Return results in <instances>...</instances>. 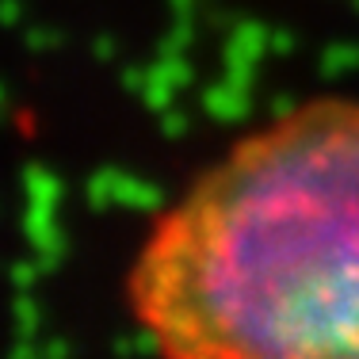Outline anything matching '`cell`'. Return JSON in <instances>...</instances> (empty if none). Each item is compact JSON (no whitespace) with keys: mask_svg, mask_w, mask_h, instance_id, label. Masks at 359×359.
<instances>
[{"mask_svg":"<svg viewBox=\"0 0 359 359\" xmlns=\"http://www.w3.org/2000/svg\"><path fill=\"white\" fill-rule=\"evenodd\" d=\"M130 298L176 359L359 355V104L237 142L153 229Z\"/></svg>","mask_w":359,"mask_h":359,"instance_id":"cell-1","label":"cell"},{"mask_svg":"<svg viewBox=\"0 0 359 359\" xmlns=\"http://www.w3.org/2000/svg\"><path fill=\"white\" fill-rule=\"evenodd\" d=\"M23 191H27V199H35V203H57V195H62V180L50 172V168L31 165L27 172H23Z\"/></svg>","mask_w":359,"mask_h":359,"instance_id":"cell-2","label":"cell"},{"mask_svg":"<svg viewBox=\"0 0 359 359\" xmlns=\"http://www.w3.org/2000/svg\"><path fill=\"white\" fill-rule=\"evenodd\" d=\"M12 318H15V332L20 337H35L39 332V306L31 294H20L12 302Z\"/></svg>","mask_w":359,"mask_h":359,"instance_id":"cell-3","label":"cell"},{"mask_svg":"<svg viewBox=\"0 0 359 359\" xmlns=\"http://www.w3.org/2000/svg\"><path fill=\"white\" fill-rule=\"evenodd\" d=\"M39 276H42V264H39V260H35V264H31V260H20V264H12V271H8V279H12L20 290H27Z\"/></svg>","mask_w":359,"mask_h":359,"instance_id":"cell-4","label":"cell"},{"mask_svg":"<svg viewBox=\"0 0 359 359\" xmlns=\"http://www.w3.org/2000/svg\"><path fill=\"white\" fill-rule=\"evenodd\" d=\"M20 15H23L20 0H0V23H4V27H15V23H20Z\"/></svg>","mask_w":359,"mask_h":359,"instance_id":"cell-5","label":"cell"},{"mask_svg":"<svg viewBox=\"0 0 359 359\" xmlns=\"http://www.w3.org/2000/svg\"><path fill=\"white\" fill-rule=\"evenodd\" d=\"M35 352H39V348L31 344V337H20V340H12V348H8V355H12V359H31Z\"/></svg>","mask_w":359,"mask_h":359,"instance_id":"cell-6","label":"cell"},{"mask_svg":"<svg viewBox=\"0 0 359 359\" xmlns=\"http://www.w3.org/2000/svg\"><path fill=\"white\" fill-rule=\"evenodd\" d=\"M54 42H57V35H54V31H27V46H35V50H42V46H54Z\"/></svg>","mask_w":359,"mask_h":359,"instance_id":"cell-7","label":"cell"},{"mask_svg":"<svg viewBox=\"0 0 359 359\" xmlns=\"http://www.w3.org/2000/svg\"><path fill=\"white\" fill-rule=\"evenodd\" d=\"M42 352H46V355H65V344H62V340H50Z\"/></svg>","mask_w":359,"mask_h":359,"instance_id":"cell-8","label":"cell"},{"mask_svg":"<svg viewBox=\"0 0 359 359\" xmlns=\"http://www.w3.org/2000/svg\"><path fill=\"white\" fill-rule=\"evenodd\" d=\"M0 107H4V88H0Z\"/></svg>","mask_w":359,"mask_h":359,"instance_id":"cell-9","label":"cell"}]
</instances>
